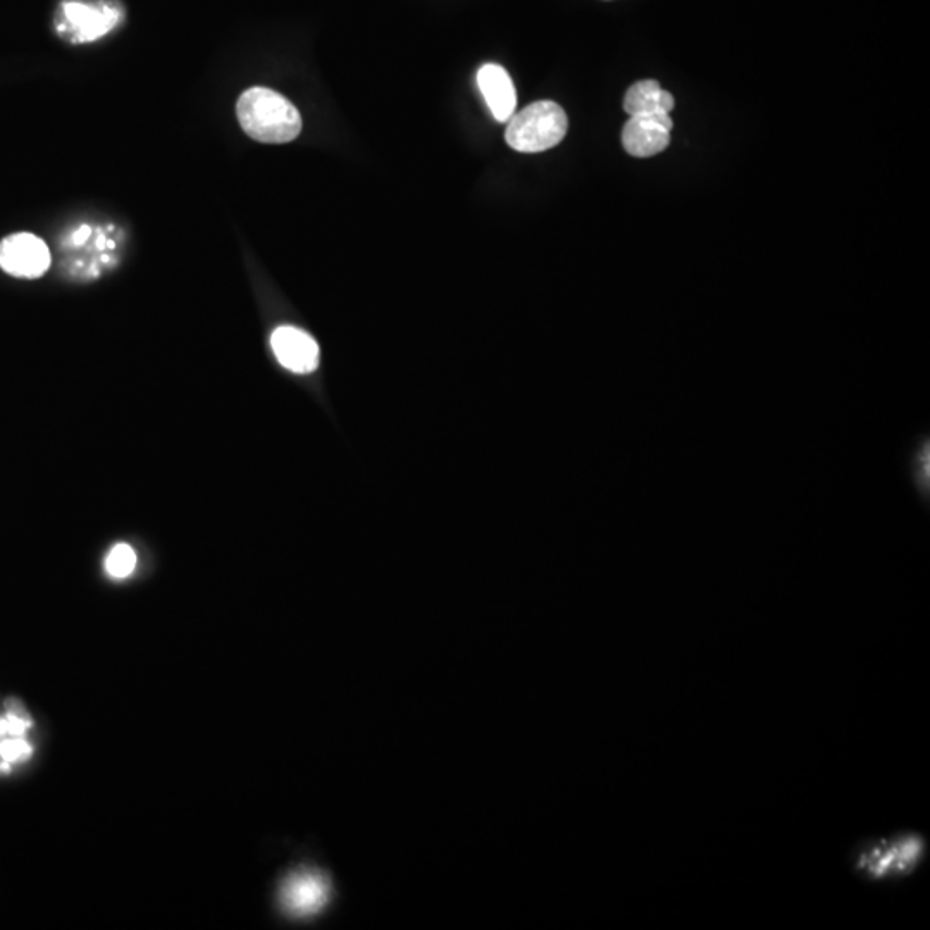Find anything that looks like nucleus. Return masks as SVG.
<instances>
[{
  "instance_id": "nucleus-1",
  "label": "nucleus",
  "mask_w": 930,
  "mask_h": 930,
  "mask_svg": "<svg viewBox=\"0 0 930 930\" xmlns=\"http://www.w3.org/2000/svg\"><path fill=\"white\" fill-rule=\"evenodd\" d=\"M236 118L248 137L261 143L293 142L302 131L297 107L271 88H248L236 104Z\"/></svg>"
},
{
  "instance_id": "nucleus-2",
  "label": "nucleus",
  "mask_w": 930,
  "mask_h": 930,
  "mask_svg": "<svg viewBox=\"0 0 930 930\" xmlns=\"http://www.w3.org/2000/svg\"><path fill=\"white\" fill-rule=\"evenodd\" d=\"M126 18L121 0H61L54 30L69 44H90L116 30Z\"/></svg>"
},
{
  "instance_id": "nucleus-3",
  "label": "nucleus",
  "mask_w": 930,
  "mask_h": 930,
  "mask_svg": "<svg viewBox=\"0 0 930 930\" xmlns=\"http://www.w3.org/2000/svg\"><path fill=\"white\" fill-rule=\"evenodd\" d=\"M567 128L569 119L564 109L552 100H540L509 119L505 140L517 152L536 154L562 142Z\"/></svg>"
},
{
  "instance_id": "nucleus-4",
  "label": "nucleus",
  "mask_w": 930,
  "mask_h": 930,
  "mask_svg": "<svg viewBox=\"0 0 930 930\" xmlns=\"http://www.w3.org/2000/svg\"><path fill=\"white\" fill-rule=\"evenodd\" d=\"M924 856V841L913 834L870 844L860 853L856 867L872 879L908 874Z\"/></svg>"
},
{
  "instance_id": "nucleus-5",
  "label": "nucleus",
  "mask_w": 930,
  "mask_h": 930,
  "mask_svg": "<svg viewBox=\"0 0 930 930\" xmlns=\"http://www.w3.org/2000/svg\"><path fill=\"white\" fill-rule=\"evenodd\" d=\"M50 262L47 243L31 233H16L0 242V267L14 278H40L49 271Z\"/></svg>"
},
{
  "instance_id": "nucleus-6",
  "label": "nucleus",
  "mask_w": 930,
  "mask_h": 930,
  "mask_svg": "<svg viewBox=\"0 0 930 930\" xmlns=\"http://www.w3.org/2000/svg\"><path fill=\"white\" fill-rule=\"evenodd\" d=\"M672 126L670 116H631L622 130L624 149L641 159L660 154L669 147Z\"/></svg>"
},
{
  "instance_id": "nucleus-7",
  "label": "nucleus",
  "mask_w": 930,
  "mask_h": 930,
  "mask_svg": "<svg viewBox=\"0 0 930 930\" xmlns=\"http://www.w3.org/2000/svg\"><path fill=\"white\" fill-rule=\"evenodd\" d=\"M271 347L281 366L297 374L316 371L319 347L316 340L302 329L281 326L271 336Z\"/></svg>"
},
{
  "instance_id": "nucleus-8",
  "label": "nucleus",
  "mask_w": 930,
  "mask_h": 930,
  "mask_svg": "<svg viewBox=\"0 0 930 930\" xmlns=\"http://www.w3.org/2000/svg\"><path fill=\"white\" fill-rule=\"evenodd\" d=\"M328 881L316 872H298L286 879L281 901L288 912L298 917L316 913L328 899Z\"/></svg>"
},
{
  "instance_id": "nucleus-9",
  "label": "nucleus",
  "mask_w": 930,
  "mask_h": 930,
  "mask_svg": "<svg viewBox=\"0 0 930 930\" xmlns=\"http://www.w3.org/2000/svg\"><path fill=\"white\" fill-rule=\"evenodd\" d=\"M478 85L493 118L507 123L517 106V95L509 73L498 64H484L478 71Z\"/></svg>"
},
{
  "instance_id": "nucleus-10",
  "label": "nucleus",
  "mask_w": 930,
  "mask_h": 930,
  "mask_svg": "<svg viewBox=\"0 0 930 930\" xmlns=\"http://www.w3.org/2000/svg\"><path fill=\"white\" fill-rule=\"evenodd\" d=\"M676 102L655 80L634 83L624 97V109L629 116H670Z\"/></svg>"
},
{
  "instance_id": "nucleus-11",
  "label": "nucleus",
  "mask_w": 930,
  "mask_h": 930,
  "mask_svg": "<svg viewBox=\"0 0 930 930\" xmlns=\"http://www.w3.org/2000/svg\"><path fill=\"white\" fill-rule=\"evenodd\" d=\"M137 567V555L130 545H116L106 558V572L114 579L131 576Z\"/></svg>"
},
{
  "instance_id": "nucleus-12",
  "label": "nucleus",
  "mask_w": 930,
  "mask_h": 930,
  "mask_svg": "<svg viewBox=\"0 0 930 930\" xmlns=\"http://www.w3.org/2000/svg\"><path fill=\"white\" fill-rule=\"evenodd\" d=\"M908 464H910V471H912L918 490L929 496V441L918 443V447L910 455Z\"/></svg>"
},
{
  "instance_id": "nucleus-13",
  "label": "nucleus",
  "mask_w": 930,
  "mask_h": 930,
  "mask_svg": "<svg viewBox=\"0 0 930 930\" xmlns=\"http://www.w3.org/2000/svg\"><path fill=\"white\" fill-rule=\"evenodd\" d=\"M33 748L26 741L25 736H14V738L0 739V758L2 762L18 763L25 762L31 757Z\"/></svg>"
}]
</instances>
